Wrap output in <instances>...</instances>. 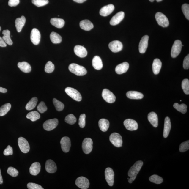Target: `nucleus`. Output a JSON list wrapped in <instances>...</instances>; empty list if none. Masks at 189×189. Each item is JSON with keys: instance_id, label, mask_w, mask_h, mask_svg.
<instances>
[{"instance_id": "f257e3e1", "label": "nucleus", "mask_w": 189, "mask_h": 189, "mask_svg": "<svg viewBox=\"0 0 189 189\" xmlns=\"http://www.w3.org/2000/svg\"><path fill=\"white\" fill-rule=\"evenodd\" d=\"M143 164L142 161H138L136 162L130 169L128 173V175L130 177L128 179L129 182L130 184L132 183L133 181L135 180Z\"/></svg>"}, {"instance_id": "f03ea898", "label": "nucleus", "mask_w": 189, "mask_h": 189, "mask_svg": "<svg viewBox=\"0 0 189 189\" xmlns=\"http://www.w3.org/2000/svg\"><path fill=\"white\" fill-rule=\"evenodd\" d=\"M68 68L71 72L77 76H84L87 73V70L84 67L74 63L70 64Z\"/></svg>"}, {"instance_id": "7ed1b4c3", "label": "nucleus", "mask_w": 189, "mask_h": 189, "mask_svg": "<svg viewBox=\"0 0 189 189\" xmlns=\"http://www.w3.org/2000/svg\"><path fill=\"white\" fill-rule=\"evenodd\" d=\"M110 141L115 147H120L122 146L123 140L122 137L119 133H112L110 136Z\"/></svg>"}, {"instance_id": "20e7f679", "label": "nucleus", "mask_w": 189, "mask_h": 189, "mask_svg": "<svg viewBox=\"0 0 189 189\" xmlns=\"http://www.w3.org/2000/svg\"><path fill=\"white\" fill-rule=\"evenodd\" d=\"M66 93L75 101L80 102L81 101L82 96L79 92L75 89L67 87L65 90Z\"/></svg>"}, {"instance_id": "39448f33", "label": "nucleus", "mask_w": 189, "mask_h": 189, "mask_svg": "<svg viewBox=\"0 0 189 189\" xmlns=\"http://www.w3.org/2000/svg\"><path fill=\"white\" fill-rule=\"evenodd\" d=\"M155 18L159 25L163 27L168 26L169 25L168 20L164 14L160 12H157L155 14Z\"/></svg>"}, {"instance_id": "423d86ee", "label": "nucleus", "mask_w": 189, "mask_h": 189, "mask_svg": "<svg viewBox=\"0 0 189 189\" xmlns=\"http://www.w3.org/2000/svg\"><path fill=\"white\" fill-rule=\"evenodd\" d=\"M182 47V41L180 40H176L174 41L171 51V56L172 58H176L180 54Z\"/></svg>"}, {"instance_id": "0eeeda50", "label": "nucleus", "mask_w": 189, "mask_h": 189, "mask_svg": "<svg viewBox=\"0 0 189 189\" xmlns=\"http://www.w3.org/2000/svg\"><path fill=\"white\" fill-rule=\"evenodd\" d=\"M93 141L92 139L86 138L84 139L82 142V148L84 153L89 154L92 151Z\"/></svg>"}, {"instance_id": "6e6552de", "label": "nucleus", "mask_w": 189, "mask_h": 189, "mask_svg": "<svg viewBox=\"0 0 189 189\" xmlns=\"http://www.w3.org/2000/svg\"><path fill=\"white\" fill-rule=\"evenodd\" d=\"M102 96L106 102L108 103H113L116 101V96L109 90L105 89H103L102 93Z\"/></svg>"}, {"instance_id": "1a4fd4ad", "label": "nucleus", "mask_w": 189, "mask_h": 189, "mask_svg": "<svg viewBox=\"0 0 189 189\" xmlns=\"http://www.w3.org/2000/svg\"><path fill=\"white\" fill-rule=\"evenodd\" d=\"M18 141L21 151L24 153H28L30 150V147L28 141L23 137H19Z\"/></svg>"}, {"instance_id": "9d476101", "label": "nucleus", "mask_w": 189, "mask_h": 189, "mask_svg": "<svg viewBox=\"0 0 189 189\" xmlns=\"http://www.w3.org/2000/svg\"><path fill=\"white\" fill-rule=\"evenodd\" d=\"M58 123V120L56 119H48L43 124V127L47 131H51L56 128Z\"/></svg>"}, {"instance_id": "9b49d317", "label": "nucleus", "mask_w": 189, "mask_h": 189, "mask_svg": "<svg viewBox=\"0 0 189 189\" xmlns=\"http://www.w3.org/2000/svg\"><path fill=\"white\" fill-rule=\"evenodd\" d=\"M75 184L79 188L86 189L89 187L90 183L87 178L84 177H80L76 179Z\"/></svg>"}, {"instance_id": "f8f14e48", "label": "nucleus", "mask_w": 189, "mask_h": 189, "mask_svg": "<svg viewBox=\"0 0 189 189\" xmlns=\"http://www.w3.org/2000/svg\"><path fill=\"white\" fill-rule=\"evenodd\" d=\"M114 173L111 168L108 167L105 169V176L106 181L110 186H113L114 183Z\"/></svg>"}, {"instance_id": "ddd939ff", "label": "nucleus", "mask_w": 189, "mask_h": 189, "mask_svg": "<svg viewBox=\"0 0 189 189\" xmlns=\"http://www.w3.org/2000/svg\"><path fill=\"white\" fill-rule=\"evenodd\" d=\"M31 40L33 44L38 45L40 42L41 34L40 32L36 28L33 29L31 31Z\"/></svg>"}, {"instance_id": "4468645a", "label": "nucleus", "mask_w": 189, "mask_h": 189, "mask_svg": "<svg viewBox=\"0 0 189 189\" xmlns=\"http://www.w3.org/2000/svg\"><path fill=\"white\" fill-rule=\"evenodd\" d=\"M124 125L126 128L129 131H135L138 128V125L135 120L131 119H128L125 120Z\"/></svg>"}, {"instance_id": "2eb2a0df", "label": "nucleus", "mask_w": 189, "mask_h": 189, "mask_svg": "<svg viewBox=\"0 0 189 189\" xmlns=\"http://www.w3.org/2000/svg\"><path fill=\"white\" fill-rule=\"evenodd\" d=\"M109 47L112 52L117 53L122 50L123 45L121 41L115 40L109 43Z\"/></svg>"}, {"instance_id": "dca6fc26", "label": "nucleus", "mask_w": 189, "mask_h": 189, "mask_svg": "<svg viewBox=\"0 0 189 189\" xmlns=\"http://www.w3.org/2000/svg\"><path fill=\"white\" fill-rule=\"evenodd\" d=\"M149 39V37L147 35H145L142 38L139 46V50L141 53H144L146 51L148 46Z\"/></svg>"}, {"instance_id": "f3484780", "label": "nucleus", "mask_w": 189, "mask_h": 189, "mask_svg": "<svg viewBox=\"0 0 189 189\" xmlns=\"http://www.w3.org/2000/svg\"><path fill=\"white\" fill-rule=\"evenodd\" d=\"M60 144L62 150L64 152L67 153L70 151L71 147V141L69 138L67 137H62L61 139Z\"/></svg>"}, {"instance_id": "a211bd4d", "label": "nucleus", "mask_w": 189, "mask_h": 189, "mask_svg": "<svg viewBox=\"0 0 189 189\" xmlns=\"http://www.w3.org/2000/svg\"><path fill=\"white\" fill-rule=\"evenodd\" d=\"M125 13L122 11L119 12L114 16L110 21V25L115 26L118 24L123 20L125 17Z\"/></svg>"}, {"instance_id": "6ab92c4d", "label": "nucleus", "mask_w": 189, "mask_h": 189, "mask_svg": "<svg viewBox=\"0 0 189 189\" xmlns=\"http://www.w3.org/2000/svg\"><path fill=\"white\" fill-rule=\"evenodd\" d=\"M75 53L80 58H84L87 56V51L84 46L80 45H76L74 48Z\"/></svg>"}, {"instance_id": "aec40b11", "label": "nucleus", "mask_w": 189, "mask_h": 189, "mask_svg": "<svg viewBox=\"0 0 189 189\" xmlns=\"http://www.w3.org/2000/svg\"><path fill=\"white\" fill-rule=\"evenodd\" d=\"M114 9H115V7L111 4L102 7L100 10V15L102 16H107L111 14L113 12Z\"/></svg>"}, {"instance_id": "412c9836", "label": "nucleus", "mask_w": 189, "mask_h": 189, "mask_svg": "<svg viewBox=\"0 0 189 189\" xmlns=\"http://www.w3.org/2000/svg\"><path fill=\"white\" fill-rule=\"evenodd\" d=\"M45 169L47 172L50 173L56 172L57 171L56 165L54 161L51 159H49L46 161Z\"/></svg>"}, {"instance_id": "4be33fe9", "label": "nucleus", "mask_w": 189, "mask_h": 189, "mask_svg": "<svg viewBox=\"0 0 189 189\" xmlns=\"http://www.w3.org/2000/svg\"><path fill=\"white\" fill-rule=\"evenodd\" d=\"M129 65L127 62H124L116 67V72L118 74H122L127 72L129 68Z\"/></svg>"}, {"instance_id": "5701e85b", "label": "nucleus", "mask_w": 189, "mask_h": 189, "mask_svg": "<svg viewBox=\"0 0 189 189\" xmlns=\"http://www.w3.org/2000/svg\"><path fill=\"white\" fill-rule=\"evenodd\" d=\"M171 128V124L170 118L166 117L165 118L163 136L166 138L168 136Z\"/></svg>"}, {"instance_id": "b1692460", "label": "nucleus", "mask_w": 189, "mask_h": 189, "mask_svg": "<svg viewBox=\"0 0 189 189\" xmlns=\"http://www.w3.org/2000/svg\"><path fill=\"white\" fill-rule=\"evenodd\" d=\"M26 22V18L24 16H22L21 18H18L15 20V26L18 32H20L24 26Z\"/></svg>"}, {"instance_id": "393cba45", "label": "nucleus", "mask_w": 189, "mask_h": 189, "mask_svg": "<svg viewBox=\"0 0 189 189\" xmlns=\"http://www.w3.org/2000/svg\"><path fill=\"white\" fill-rule=\"evenodd\" d=\"M41 165L39 162H34L31 165L29 168V172L33 176H37L40 173Z\"/></svg>"}, {"instance_id": "a878e982", "label": "nucleus", "mask_w": 189, "mask_h": 189, "mask_svg": "<svg viewBox=\"0 0 189 189\" xmlns=\"http://www.w3.org/2000/svg\"><path fill=\"white\" fill-rule=\"evenodd\" d=\"M148 119L153 127H157L158 126V117L157 114L154 112H151L148 115Z\"/></svg>"}, {"instance_id": "bb28decb", "label": "nucleus", "mask_w": 189, "mask_h": 189, "mask_svg": "<svg viewBox=\"0 0 189 189\" xmlns=\"http://www.w3.org/2000/svg\"><path fill=\"white\" fill-rule=\"evenodd\" d=\"M92 65L93 67L96 70L102 69L103 68V64L101 59L100 56H96L94 57L92 60Z\"/></svg>"}, {"instance_id": "cd10ccee", "label": "nucleus", "mask_w": 189, "mask_h": 189, "mask_svg": "<svg viewBox=\"0 0 189 189\" xmlns=\"http://www.w3.org/2000/svg\"><path fill=\"white\" fill-rule=\"evenodd\" d=\"M80 26L81 28L86 31L91 30L94 27L93 24L91 21L88 20H84L81 21Z\"/></svg>"}, {"instance_id": "c85d7f7f", "label": "nucleus", "mask_w": 189, "mask_h": 189, "mask_svg": "<svg viewBox=\"0 0 189 189\" xmlns=\"http://www.w3.org/2000/svg\"><path fill=\"white\" fill-rule=\"evenodd\" d=\"M162 63L160 59H155L153 61L152 64V68L153 73L155 75L158 74L160 72Z\"/></svg>"}, {"instance_id": "c756f323", "label": "nucleus", "mask_w": 189, "mask_h": 189, "mask_svg": "<svg viewBox=\"0 0 189 189\" xmlns=\"http://www.w3.org/2000/svg\"><path fill=\"white\" fill-rule=\"evenodd\" d=\"M126 95L128 98L131 99H141L144 97L143 94L136 91L128 92L126 94Z\"/></svg>"}, {"instance_id": "7c9ffc66", "label": "nucleus", "mask_w": 189, "mask_h": 189, "mask_svg": "<svg viewBox=\"0 0 189 189\" xmlns=\"http://www.w3.org/2000/svg\"><path fill=\"white\" fill-rule=\"evenodd\" d=\"M51 24L58 28H62L64 26L65 21L64 19L58 18H52L51 19Z\"/></svg>"}, {"instance_id": "2f4dec72", "label": "nucleus", "mask_w": 189, "mask_h": 189, "mask_svg": "<svg viewBox=\"0 0 189 189\" xmlns=\"http://www.w3.org/2000/svg\"><path fill=\"white\" fill-rule=\"evenodd\" d=\"M18 67L23 72L29 73L31 71L30 65L26 62H19L18 64Z\"/></svg>"}, {"instance_id": "473e14b6", "label": "nucleus", "mask_w": 189, "mask_h": 189, "mask_svg": "<svg viewBox=\"0 0 189 189\" xmlns=\"http://www.w3.org/2000/svg\"><path fill=\"white\" fill-rule=\"evenodd\" d=\"M109 122L106 119H101L98 122V125L100 129L102 131L106 132L109 127Z\"/></svg>"}, {"instance_id": "72a5a7b5", "label": "nucleus", "mask_w": 189, "mask_h": 189, "mask_svg": "<svg viewBox=\"0 0 189 189\" xmlns=\"http://www.w3.org/2000/svg\"><path fill=\"white\" fill-rule=\"evenodd\" d=\"M50 38L51 41L53 44H59L62 42V37L60 35L57 33L52 32L50 35Z\"/></svg>"}, {"instance_id": "f704fd0d", "label": "nucleus", "mask_w": 189, "mask_h": 189, "mask_svg": "<svg viewBox=\"0 0 189 189\" xmlns=\"http://www.w3.org/2000/svg\"><path fill=\"white\" fill-rule=\"evenodd\" d=\"M3 36L2 37L3 40H4L7 44L11 46L13 44V42L10 37V31L7 30H4L2 32Z\"/></svg>"}, {"instance_id": "c9c22d12", "label": "nucleus", "mask_w": 189, "mask_h": 189, "mask_svg": "<svg viewBox=\"0 0 189 189\" xmlns=\"http://www.w3.org/2000/svg\"><path fill=\"white\" fill-rule=\"evenodd\" d=\"M40 117V114L37 111H33L27 114L26 118L31 120L32 121L34 122L39 119Z\"/></svg>"}, {"instance_id": "e433bc0d", "label": "nucleus", "mask_w": 189, "mask_h": 189, "mask_svg": "<svg viewBox=\"0 0 189 189\" xmlns=\"http://www.w3.org/2000/svg\"><path fill=\"white\" fill-rule=\"evenodd\" d=\"M38 101V98L36 97L32 98L26 104L25 107L26 109L28 110L34 109L36 107Z\"/></svg>"}, {"instance_id": "4c0bfd02", "label": "nucleus", "mask_w": 189, "mask_h": 189, "mask_svg": "<svg viewBox=\"0 0 189 189\" xmlns=\"http://www.w3.org/2000/svg\"><path fill=\"white\" fill-rule=\"evenodd\" d=\"M11 104L7 103L4 104L0 108V116H3L9 111L11 108Z\"/></svg>"}, {"instance_id": "58836bf2", "label": "nucleus", "mask_w": 189, "mask_h": 189, "mask_svg": "<svg viewBox=\"0 0 189 189\" xmlns=\"http://www.w3.org/2000/svg\"><path fill=\"white\" fill-rule=\"evenodd\" d=\"M173 107L178 111L181 112L182 114H185L187 112V106L185 104H179L178 103H176L173 105Z\"/></svg>"}, {"instance_id": "ea45409f", "label": "nucleus", "mask_w": 189, "mask_h": 189, "mask_svg": "<svg viewBox=\"0 0 189 189\" xmlns=\"http://www.w3.org/2000/svg\"><path fill=\"white\" fill-rule=\"evenodd\" d=\"M149 180L155 184H159L163 182V179L157 175H153L149 177Z\"/></svg>"}, {"instance_id": "a19ab883", "label": "nucleus", "mask_w": 189, "mask_h": 189, "mask_svg": "<svg viewBox=\"0 0 189 189\" xmlns=\"http://www.w3.org/2000/svg\"><path fill=\"white\" fill-rule=\"evenodd\" d=\"M53 101L55 107L57 111H61L64 109V105L62 102L58 101L55 98L53 99Z\"/></svg>"}, {"instance_id": "79ce46f5", "label": "nucleus", "mask_w": 189, "mask_h": 189, "mask_svg": "<svg viewBox=\"0 0 189 189\" xmlns=\"http://www.w3.org/2000/svg\"><path fill=\"white\" fill-rule=\"evenodd\" d=\"M76 120V117L72 114L68 115L65 119V121L66 122L70 125H73L75 124Z\"/></svg>"}, {"instance_id": "37998d69", "label": "nucleus", "mask_w": 189, "mask_h": 189, "mask_svg": "<svg viewBox=\"0 0 189 189\" xmlns=\"http://www.w3.org/2000/svg\"><path fill=\"white\" fill-rule=\"evenodd\" d=\"M182 88L185 94H189V81L188 79H185L182 81Z\"/></svg>"}, {"instance_id": "c03bdc74", "label": "nucleus", "mask_w": 189, "mask_h": 189, "mask_svg": "<svg viewBox=\"0 0 189 189\" xmlns=\"http://www.w3.org/2000/svg\"><path fill=\"white\" fill-rule=\"evenodd\" d=\"M55 69L54 64L52 62L49 61L47 63L45 68V72L48 73H51L54 71Z\"/></svg>"}, {"instance_id": "a18cd8bd", "label": "nucleus", "mask_w": 189, "mask_h": 189, "mask_svg": "<svg viewBox=\"0 0 189 189\" xmlns=\"http://www.w3.org/2000/svg\"><path fill=\"white\" fill-rule=\"evenodd\" d=\"M32 3L36 6L39 7L44 6L49 3L48 0H32Z\"/></svg>"}, {"instance_id": "49530a36", "label": "nucleus", "mask_w": 189, "mask_h": 189, "mask_svg": "<svg viewBox=\"0 0 189 189\" xmlns=\"http://www.w3.org/2000/svg\"><path fill=\"white\" fill-rule=\"evenodd\" d=\"M189 149V140L184 142L181 144L179 147V151L181 152H184Z\"/></svg>"}, {"instance_id": "de8ad7c7", "label": "nucleus", "mask_w": 189, "mask_h": 189, "mask_svg": "<svg viewBox=\"0 0 189 189\" xmlns=\"http://www.w3.org/2000/svg\"><path fill=\"white\" fill-rule=\"evenodd\" d=\"M7 173L10 176L14 177L18 176L19 172L17 169L12 167H10L7 169Z\"/></svg>"}, {"instance_id": "09e8293b", "label": "nucleus", "mask_w": 189, "mask_h": 189, "mask_svg": "<svg viewBox=\"0 0 189 189\" xmlns=\"http://www.w3.org/2000/svg\"><path fill=\"white\" fill-rule=\"evenodd\" d=\"M182 10L186 18L189 20V5L188 4H184L182 5Z\"/></svg>"}, {"instance_id": "8fccbe9b", "label": "nucleus", "mask_w": 189, "mask_h": 189, "mask_svg": "<svg viewBox=\"0 0 189 189\" xmlns=\"http://www.w3.org/2000/svg\"><path fill=\"white\" fill-rule=\"evenodd\" d=\"M86 117L85 114H82L80 116L79 119L78 125L81 128H83L85 127L86 125Z\"/></svg>"}, {"instance_id": "3c124183", "label": "nucleus", "mask_w": 189, "mask_h": 189, "mask_svg": "<svg viewBox=\"0 0 189 189\" xmlns=\"http://www.w3.org/2000/svg\"><path fill=\"white\" fill-rule=\"evenodd\" d=\"M37 109L41 113H43L46 112L47 110V108L44 102H41L39 104L37 108Z\"/></svg>"}, {"instance_id": "603ef678", "label": "nucleus", "mask_w": 189, "mask_h": 189, "mask_svg": "<svg viewBox=\"0 0 189 189\" xmlns=\"http://www.w3.org/2000/svg\"><path fill=\"white\" fill-rule=\"evenodd\" d=\"M27 187L29 189H44L42 187L34 183H29L27 185Z\"/></svg>"}, {"instance_id": "864d4df0", "label": "nucleus", "mask_w": 189, "mask_h": 189, "mask_svg": "<svg viewBox=\"0 0 189 189\" xmlns=\"http://www.w3.org/2000/svg\"><path fill=\"white\" fill-rule=\"evenodd\" d=\"M4 155L6 156H8L9 155H12L13 154V150L12 147L8 145L4 151Z\"/></svg>"}, {"instance_id": "5fc2aeb1", "label": "nucleus", "mask_w": 189, "mask_h": 189, "mask_svg": "<svg viewBox=\"0 0 189 189\" xmlns=\"http://www.w3.org/2000/svg\"><path fill=\"white\" fill-rule=\"evenodd\" d=\"M183 68L185 69H188L189 68V55L188 54L185 57L183 64Z\"/></svg>"}, {"instance_id": "6e6d98bb", "label": "nucleus", "mask_w": 189, "mask_h": 189, "mask_svg": "<svg viewBox=\"0 0 189 189\" xmlns=\"http://www.w3.org/2000/svg\"><path fill=\"white\" fill-rule=\"evenodd\" d=\"M19 0H9L8 5L11 7H16L19 4Z\"/></svg>"}, {"instance_id": "4d7b16f0", "label": "nucleus", "mask_w": 189, "mask_h": 189, "mask_svg": "<svg viewBox=\"0 0 189 189\" xmlns=\"http://www.w3.org/2000/svg\"><path fill=\"white\" fill-rule=\"evenodd\" d=\"M7 46V43L3 40L2 38L0 37V47H4Z\"/></svg>"}, {"instance_id": "13d9d810", "label": "nucleus", "mask_w": 189, "mask_h": 189, "mask_svg": "<svg viewBox=\"0 0 189 189\" xmlns=\"http://www.w3.org/2000/svg\"><path fill=\"white\" fill-rule=\"evenodd\" d=\"M7 91V90L6 89L0 87V92L4 93H6Z\"/></svg>"}, {"instance_id": "bf43d9fd", "label": "nucleus", "mask_w": 189, "mask_h": 189, "mask_svg": "<svg viewBox=\"0 0 189 189\" xmlns=\"http://www.w3.org/2000/svg\"><path fill=\"white\" fill-rule=\"evenodd\" d=\"M75 2L78 3H82L86 1V0H73Z\"/></svg>"}, {"instance_id": "052dcab7", "label": "nucleus", "mask_w": 189, "mask_h": 189, "mask_svg": "<svg viewBox=\"0 0 189 189\" xmlns=\"http://www.w3.org/2000/svg\"><path fill=\"white\" fill-rule=\"evenodd\" d=\"M3 183V180L1 174V169H0V184H2Z\"/></svg>"}, {"instance_id": "680f3d73", "label": "nucleus", "mask_w": 189, "mask_h": 189, "mask_svg": "<svg viewBox=\"0 0 189 189\" xmlns=\"http://www.w3.org/2000/svg\"><path fill=\"white\" fill-rule=\"evenodd\" d=\"M156 1H157V2H160L161 1H163V0H156Z\"/></svg>"}, {"instance_id": "e2e57ef3", "label": "nucleus", "mask_w": 189, "mask_h": 189, "mask_svg": "<svg viewBox=\"0 0 189 189\" xmlns=\"http://www.w3.org/2000/svg\"><path fill=\"white\" fill-rule=\"evenodd\" d=\"M149 1L151 2H153V1H154L155 0H149Z\"/></svg>"}, {"instance_id": "0e129e2a", "label": "nucleus", "mask_w": 189, "mask_h": 189, "mask_svg": "<svg viewBox=\"0 0 189 189\" xmlns=\"http://www.w3.org/2000/svg\"><path fill=\"white\" fill-rule=\"evenodd\" d=\"M1 27H0V31H1Z\"/></svg>"}, {"instance_id": "69168bd1", "label": "nucleus", "mask_w": 189, "mask_h": 189, "mask_svg": "<svg viewBox=\"0 0 189 189\" xmlns=\"http://www.w3.org/2000/svg\"><path fill=\"white\" fill-rule=\"evenodd\" d=\"M127 179L128 180L129 179V178H127Z\"/></svg>"}]
</instances>
